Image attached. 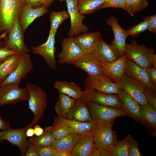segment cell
Here are the masks:
<instances>
[{
	"mask_svg": "<svg viewBox=\"0 0 156 156\" xmlns=\"http://www.w3.org/2000/svg\"><path fill=\"white\" fill-rule=\"evenodd\" d=\"M114 120L99 124L93 131L95 147L100 156H110V151L118 141L116 132L112 130Z\"/></svg>",
	"mask_w": 156,
	"mask_h": 156,
	"instance_id": "cell-1",
	"label": "cell"
},
{
	"mask_svg": "<svg viewBox=\"0 0 156 156\" xmlns=\"http://www.w3.org/2000/svg\"><path fill=\"white\" fill-rule=\"evenodd\" d=\"M154 49L138 44L136 40H132L130 43H126L124 54L127 59L146 69L151 66L156 67V55L154 54Z\"/></svg>",
	"mask_w": 156,
	"mask_h": 156,
	"instance_id": "cell-2",
	"label": "cell"
},
{
	"mask_svg": "<svg viewBox=\"0 0 156 156\" xmlns=\"http://www.w3.org/2000/svg\"><path fill=\"white\" fill-rule=\"evenodd\" d=\"M25 87L29 92V107L34 114V118L29 123L32 127L44 116L48 98L46 92L36 84L27 82Z\"/></svg>",
	"mask_w": 156,
	"mask_h": 156,
	"instance_id": "cell-3",
	"label": "cell"
},
{
	"mask_svg": "<svg viewBox=\"0 0 156 156\" xmlns=\"http://www.w3.org/2000/svg\"><path fill=\"white\" fill-rule=\"evenodd\" d=\"M25 3L24 0H0V32L9 33Z\"/></svg>",
	"mask_w": 156,
	"mask_h": 156,
	"instance_id": "cell-4",
	"label": "cell"
},
{
	"mask_svg": "<svg viewBox=\"0 0 156 156\" xmlns=\"http://www.w3.org/2000/svg\"><path fill=\"white\" fill-rule=\"evenodd\" d=\"M86 89H92L108 94H119L121 89L118 83L103 73L95 76L88 75L84 81Z\"/></svg>",
	"mask_w": 156,
	"mask_h": 156,
	"instance_id": "cell-5",
	"label": "cell"
},
{
	"mask_svg": "<svg viewBox=\"0 0 156 156\" xmlns=\"http://www.w3.org/2000/svg\"><path fill=\"white\" fill-rule=\"evenodd\" d=\"M28 90L19 85L6 84L0 87V107L9 104H16L23 101H28Z\"/></svg>",
	"mask_w": 156,
	"mask_h": 156,
	"instance_id": "cell-6",
	"label": "cell"
},
{
	"mask_svg": "<svg viewBox=\"0 0 156 156\" xmlns=\"http://www.w3.org/2000/svg\"><path fill=\"white\" fill-rule=\"evenodd\" d=\"M87 102L93 120L99 124L106 122L119 116H127L122 108L112 107Z\"/></svg>",
	"mask_w": 156,
	"mask_h": 156,
	"instance_id": "cell-7",
	"label": "cell"
},
{
	"mask_svg": "<svg viewBox=\"0 0 156 156\" xmlns=\"http://www.w3.org/2000/svg\"><path fill=\"white\" fill-rule=\"evenodd\" d=\"M5 47L14 50L21 55L29 53L30 50L25 44L24 33L17 17L9 32Z\"/></svg>",
	"mask_w": 156,
	"mask_h": 156,
	"instance_id": "cell-8",
	"label": "cell"
},
{
	"mask_svg": "<svg viewBox=\"0 0 156 156\" xmlns=\"http://www.w3.org/2000/svg\"><path fill=\"white\" fill-rule=\"evenodd\" d=\"M73 38V36H68L62 40V51L57 55L59 63L72 65L74 62L85 54L75 42Z\"/></svg>",
	"mask_w": 156,
	"mask_h": 156,
	"instance_id": "cell-9",
	"label": "cell"
},
{
	"mask_svg": "<svg viewBox=\"0 0 156 156\" xmlns=\"http://www.w3.org/2000/svg\"><path fill=\"white\" fill-rule=\"evenodd\" d=\"M57 31L50 29L48 39L44 44L31 47L32 53L41 55L47 66L52 69H56L57 65L55 56L56 47H55V36Z\"/></svg>",
	"mask_w": 156,
	"mask_h": 156,
	"instance_id": "cell-10",
	"label": "cell"
},
{
	"mask_svg": "<svg viewBox=\"0 0 156 156\" xmlns=\"http://www.w3.org/2000/svg\"><path fill=\"white\" fill-rule=\"evenodd\" d=\"M121 89L128 93L140 106L148 103L144 94L146 87L125 73L117 83Z\"/></svg>",
	"mask_w": 156,
	"mask_h": 156,
	"instance_id": "cell-11",
	"label": "cell"
},
{
	"mask_svg": "<svg viewBox=\"0 0 156 156\" xmlns=\"http://www.w3.org/2000/svg\"><path fill=\"white\" fill-rule=\"evenodd\" d=\"M82 97L101 105L116 108H122L118 94L105 93L92 89L83 91Z\"/></svg>",
	"mask_w": 156,
	"mask_h": 156,
	"instance_id": "cell-12",
	"label": "cell"
},
{
	"mask_svg": "<svg viewBox=\"0 0 156 156\" xmlns=\"http://www.w3.org/2000/svg\"><path fill=\"white\" fill-rule=\"evenodd\" d=\"M78 0H65L67 12L70 19V27L68 35L73 36L81 33H86L89 31L88 27L84 24L83 20L85 17L78 12L77 8Z\"/></svg>",
	"mask_w": 156,
	"mask_h": 156,
	"instance_id": "cell-13",
	"label": "cell"
},
{
	"mask_svg": "<svg viewBox=\"0 0 156 156\" xmlns=\"http://www.w3.org/2000/svg\"><path fill=\"white\" fill-rule=\"evenodd\" d=\"M31 127L29 123L26 127L17 129H9L0 131V143L4 140L9 141L17 146L20 149L21 156L25 155L27 149L26 132Z\"/></svg>",
	"mask_w": 156,
	"mask_h": 156,
	"instance_id": "cell-14",
	"label": "cell"
},
{
	"mask_svg": "<svg viewBox=\"0 0 156 156\" xmlns=\"http://www.w3.org/2000/svg\"><path fill=\"white\" fill-rule=\"evenodd\" d=\"M33 68L30 55L28 53L23 55L17 68L4 79L1 85L6 84L19 85L22 80L26 77Z\"/></svg>",
	"mask_w": 156,
	"mask_h": 156,
	"instance_id": "cell-15",
	"label": "cell"
},
{
	"mask_svg": "<svg viewBox=\"0 0 156 156\" xmlns=\"http://www.w3.org/2000/svg\"><path fill=\"white\" fill-rule=\"evenodd\" d=\"M118 95L122 103V108L127 115L141 124L149 131L148 125L141 114L139 104L128 93L122 90L121 89Z\"/></svg>",
	"mask_w": 156,
	"mask_h": 156,
	"instance_id": "cell-16",
	"label": "cell"
},
{
	"mask_svg": "<svg viewBox=\"0 0 156 156\" xmlns=\"http://www.w3.org/2000/svg\"><path fill=\"white\" fill-rule=\"evenodd\" d=\"M71 153L73 156H100L95 147L93 131L81 135Z\"/></svg>",
	"mask_w": 156,
	"mask_h": 156,
	"instance_id": "cell-17",
	"label": "cell"
},
{
	"mask_svg": "<svg viewBox=\"0 0 156 156\" xmlns=\"http://www.w3.org/2000/svg\"><path fill=\"white\" fill-rule=\"evenodd\" d=\"M127 58L124 54L118 59L110 62L99 61L102 73L109 78L113 82L117 83L124 73Z\"/></svg>",
	"mask_w": 156,
	"mask_h": 156,
	"instance_id": "cell-18",
	"label": "cell"
},
{
	"mask_svg": "<svg viewBox=\"0 0 156 156\" xmlns=\"http://www.w3.org/2000/svg\"><path fill=\"white\" fill-rule=\"evenodd\" d=\"M124 73L142 83L146 88L156 91V86L152 82L146 70L127 58Z\"/></svg>",
	"mask_w": 156,
	"mask_h": 156,
	"instance_id": "cell-19",
	"label": "cell"
},
{
	"mask_svg": "<svg viewBox=\"0 0 156 156\" xmlns=\"http://www.w3.org/2000/svg\"><path fill=\"white\" fill-rule=\"evenodd\" d=\"M73 108L64 118L81 122H90L93 120L91 115L87 102L82 97L75 99Z\"/></svg>",
	"mask_w": 156,
	"mask_h": 156,
	"instance_id": "cell-20",
	"label": "cell"
},
{
	"mask_svg": "<svg viewBox=\"0 0 156 156\" xmlns=\"http://www.w3.org/2000/svg\"><path fill=\"white\" fill-rule=\"evenodd\" d=\"M73 65L83 70L90 76H95L102 73L99 61L93 53L85 54L74 62Z\"/></svg>",
	"mask_w": 156,
	"mask_h": 156,
	"instance_id": "cell-21",
	"label": "cell"
},
{
	"mask_svg": "<svg viewBox=\"0 0 156 156\" xmlns=\"http://www.w3.org/2000/svg\"><path fill=\"white\" fill-rule=\"evenodd\" d=\"M48 8L41 6L33 8L25 3L18 16V20L23 33L36 18L49 12Z\"/></svg>",
	"mask_w": 156,
	"mask_h": 156,
	"instance_id": "cell-22",
	"label": "cell"
},
{
	"mask_svg": "<svg viewBox=\"0 0 156 156\" xmlns=\"http://www.w3.org/2000/svg\"><path fill=\"white\" fill-rule=\"evenodd\" d=\"M73 38L85 54L92 53L102 39L99 31L84 33Z\"/></svg>",
	"mask_w": 156,
	"mask_h": 156,
	"instance_id": "cell-23",
	"label": "cell"
},
{
	"mask_svg": "<svg viewBox=\"0 0 156 156\" xmlns=\"http://www.w3.org/2000/svg\"><path fill=\"white\" fill-rule=\"evenodd\" d=\"M107 24L112 28L114 38L112 42L118 49L120 56L124 54L126 45V40L128 36L127 31L122 28L119 25L116 17L112 15L106 20Z\"/></svg>",
	"mask_w": 156,
	"mask_h": 156,
	"instance_id": "cell-24",
	"label": "cell"
},
{
	"mask_svg": "<svg viewBox=\"0 0 156 156\" xmlns=\"http://www.w3.org/2000/svg\"><path fill=\"white\" fill-rule=\"evenodd\" d=\"M100 61L110 62L121 56L116 47L106 43L103 39L92 52Z\"/></svg>",
	"mask_w": 156,
	"mask_h": 156,
	"instance_id": "cell-25",
	"label": "cell"
},
{
	"mask_svg": "<svg viewBox=\"0 0 156 156\" xmlns=\"http://www.w3.org/2000/svg\"><path fill=\"white\" fill-rule=\"evenodd\" d=\"M98 124L94 120L90 122H81L67 119L57 115L55 118L54 123L52 126L66 125L73 129L77 133L82 135L92 132Z\"/></svg>",
	"mask_w": 156,
	"mask_h": 156,
	"instance_id": "cell-26",
	"label": "cell"
},
{
	"mask_svg": "<svg viewBox=\"0 0 156 156\" xmlns=\"http://www.w3.org/2000/svg\"><path fill=\"white\" fill-rule=\"evenodd\" d=\"M53 87L60 93L67 95L74 99H78L82 96L83 91L75 83L57 81L55 82Z\"/></svg>",
	"mask_w": 156,
	"mask_h": 156,
	"instance_id": "cell-27",
	"label": "cell"
},
{
	"mask_svg": "<svg viewBox=\"0 0 156 156\" xmlns=\"http://www.w3.org/2000/svg\"><path fill=\"white\" fill-rule=\"evenodd\" d=\"M21 55L16 53L8 57L0 64V80L2 82L4 79L17 68Z\"/></svg>",
	"mask_w": 156,
	"mask_h": 156,
	"instance_id": "cell-28",
	"label": "cell"
},
{
	"mask_svg": "<svg viewBox=\"0 0 156 156\" xmlns=\"http://www.w3.org/2000/svg\"><path fill=\"white\" fill-rule=\"evenodd\" d=\"M75 103V99L67 95L60 93L55 107L57 115L65 118L73 108Z\"/></svg>",
	"mask_w": 156,
	"mask_h": 156,
	"instance_id": "cell-29",
	"label": "cell"
},
{
	"mask_svg": "<svg viewBox=\"0 0 156 156\" xmlns=\"http://www.w3.org/2000/svg\"><path fill=\"white\" fill-rule=\"evenodd\" d=\"M81 135L77 133H73L60 139H54L51 146L57 150L71 152Z\"/></svg>",
	"mask_w": 156,
	"mask_h": 156,
	"instance_id": "cell-30",
	"label": "cell"
},
{
	"mask_svg": "<svg viewBox=\"0 0 156 156\" xmlns=\"http://www.w3.org/2000/svg\"><path fill=\"white\" fill-rule=\"evenodd\" d=\"M141 114L146 122L150 131L156 135V108L148 103L142 106L140 105Z\"/></svg>",
	"mask_w": 156,
	"mask_h": 156,
	"instance_id": "cell-31",
	"label": "cell"
},
{
	"mask_svg": "<svg viewBox=\"0 0 156 156\" xmlns=\"http://www.w3.org/2000/svg\"><path fill=\"white\" fill-rule=\"evenodd\" d=\"M52 126L46 127L41 135L33 136L27 141L35 147L51 146L55 139L52 133Z\"/></svg>",
	"mask_w": 156,
	"mask_h": 156,
	"instance_id": "cell-32",
	"label": "cell"
},
{
	"mask_svg": "<svg viewBox=\"0 0 156 156\" xmlns=\"http://www.w3.org/2000/svg\"><path fill=\"white\" fill-rule=\"evenodd\" d=\"M104 0H78V12L81 15L90 14L97 10Z\"/></svg>",
	"mask_w": 156,
	"mask_h": 156,
	"instance_id": "cell-33",
	"label": "cell"
},
{
	"mask_svg": "<svg viewBox=\"0 0 156 156\" xmlns=\"http://www.w3.org/2000/svg\"><path fill=\"white\" fill-rule=\"evenodd\" d=\"M148 4V0H125L123 9L133 16L136 13L147 8Z\"/></svg>",
	"mask_w": 156,
	"mask_h": 156,
	"instance_id": "cell-34",
	"label": "cell"
},
{
	"mask_svg": "<svg viewBox=\"0 0 156 156\" xmlns=\"http://www.w3.org/2000/svg\"><path fill=\"white\" fill-rule=\"evenodd\" d=\"M132 137L128 135L122 140L118 141L110 152V156H128V148Z\"/></svg>",
	"mask_w": 156,
	"mask_h": 156,
	"instance_id": "cell-35",
	"label": "cell"
},
{
	"mask_svg": "<svg viewBox=\"0 0 156 156\" xmlns=\"http://www.w3.org/2000/svg\"><path fill=\"white\" fill-rule=\"evenodd\" d=\"M69 16L67 11H52L50 13L51 25L50 29L57 31L58 27Z\"/></svg>",
	"mask_w": 156,
	"mask_h": 156,
	"instance_id": "cell-36",
	"label": "cell"
},
{
	"mask_svg": "<svg viewBox=\"0 0 156 156\" xmlns=\"http://www.w3.org/2000/svg\"><path fill=\"white\" fill-rule=\"evenodd\" d=\"M52 127V133L55 139H60L68 134L77 133L73 129L66 125H60Z\"/></svg>",
	"mask_w": 156,
	"mask_h": 156,
	"instance_id": "cell-37",
	"label": "cell"
},
{
	"mask_svg": "<svg viewBox=\"0 0 156 156\" xmlns=\"http://www.w3.org/2000/svg\"><path fill=\"white\" fill-rule=\"evenodd\" d=\"M148 21L145 18L144 21L134 26L131 27L129 29L127 30V31L128 36L135 37L140 33L148 29Z\"/></svg>",
	"mask_w": 156,
	"mask_h": 156,
	"instance_id": "cell-38",
	"label": "cell"
},
{
	"mask_svg": "<svg viewBox=\"0 0 156 156\" xmlns=\"http://www.w3.org/2000/svg\"><path fill=\"white\" fill-rule=\"evenodd\" d=\"M38 156H55L57 150L52 146L35 147Z\"/></svg>",
	"mask_w": 156,
	"mask_h": 156,
	"instance_id": "cell-39",
	"label": "cell"
},
{
	"mask_svg": "<svg viewBox=\"0 0 156 156\" xmlns=\"http://www.w3.org/2000/svg\"><path fill=\"white\" fill-rule=\"evenodd\" d=\"M125 0H104L102 4L98 8L97 10L101 9L108 8H123Z\"/></svg>",
	"mask_w": 156,
	"mask_h": 156,
	"instance_id": "cell-40",
	"label": "cell"
},
{
	"mask_svg": "<svg viewBox=\"0 0 156 156\" xmlns=\"http://www.w3.org/2000/svg\"><path fill=\"white\" fill-rule=\"evenodd\" d=\"M55 0H24V1L28 6L33 8H38L42 6L48 8Z\"/></svg>",
	"mask_w": 156,
	"mask_h": 156,
	"instance_id": "cell-41",
	"label": "cell"
},
{
	"mask_svg": "<svg viewBox=\"0 0 156 156\" xmlns=\"http://www.w3.org/2000/svg\"><path fill=\"white\" fill-rule=\"evenodd\" d=\"M128 156H141L142 154L138 147V144L136 141L132 138L128 148Z\"/></svg>",
	"mask_w": 156,
	"mask_h": 156,
	"instance_id": "cell-42",
	"label": "cell"
},
{
	"mask_svg": "<svg viewBox=\"0 0 156 156\" xmlns=\"http://www.w3.org/2000/svg\"><path fill=\"white\" fill-rule=\"evenodd\" d=\"M144 94L148 102L156 108V92L151 89L146 88L144 92Z\"/></svg>",
	"mask_w": 156,
	"mask_h": 156,
	"instance_id": "cell-43",
	"label": "cell"
},
{
	"mask_svg": "<svg viewBox=\"0 0 156 156\" xmlns=\"http://www.w3.org/2000/svg\"><path fill=\"white\" fill-rule=\"evenodd\" d=\"M148 21V29L154 34H156V14L145 18Z\"/></svg>",
	"mask_w": 156,
	"mask_h": 156,
	"instance_id": "cell-44",
	"label": "cell"
},
{
	"mask_svg": "<svg viewBox=\"0 0 156 156\" xmlns=\"http://www.w3.org/2000/svg\"><path fill=\"white\" fill-rule=\"evenodd\" d=\"M17 53L15 51L4 47H0V61L3 62L8 57Z\"/></svg>",
	"mask_w": 156,
	"mask_h": 156,
	"instance_id": "cell-45",
	"label": "cell"
},
{
	"mask_svg": "<svg viewBox=\"0 0 156 156\" xmlns=\"http://www.w3.org/2000/svg\"><path fill=\"white\" fill-rule=\"evenodd\" d=\"M145 69L152 82L156 86V67L151 66Z\"/></svg>",
	"mask_w": 156,
	"mask_h": 156,
	"instance_id": "cell-46",
	"label": "cell"
},
{
	"mask_svg": "<svg viewBox=\"0 0 156 156\" xmlns=\"http://www.w3.org/2000/svg\"><path fill=\"white\" fill-rule=\"evenodd\" d=\"M27 149L25 153L26 156H38L35 149V147L27 141Z\"/></svg>",
	"mask_w": 156,
	"mask_h": 156,
	"instance_id": "cell-47",
	"label": "cell"
},
{
	"mask_svg": "<svg viewBox=\"0 0 156 156\" xmlns=\"http://www.w3.org/2000/svg\"><path fill=\"white\" fill-rule=\"evenodd\" d=\"M11 124L8 120H4L0 114V129L4 130L10 128Z\"/></svg>",
	"mask_w": 156,
	"mask_h": 156,
	"instance_id": "cell-48",
	"label": "cell"
},
{
	"mask_svg": "<svg viewBox=\"0 0 156 156\" xmlns=\"http://www.w3.org/2000/svg\"><path fill=\"white\" fill-rule=\"evenodd\" d=\"M55 156H73L71 152L57 150Z\"/></svg>",
	"mask_w": 156,
	"mask_h": 156,
	"instance_id": "cell-49",
	"label": "cell"
},
{
	"mask_svg": "<svg viewBox=\"0 0 156 156\" xmlns=\"http://www.w3.org/2000/svg\"><path fill=\"white\" fill-rule=\"evenodd\" d=\"M34 129L35 134L36 136H40L44 132V129L38 125H35Z\"/></svg>",
	"mask_w": 156,
	"mask_h": 156,
	"instance_id": "cell-50",
	"label": "cell"
},
{
	"mask_svg": "<svg viewBox=\"0 0 156 156\" xmlns=\"http://www.w3.org/2000/svg\"><path fill=\"white\" fill-rule=\"evenodd\" d=\"M35 134L34 129L32 127L28 128L26 132V135L27 137H32Z\"/></svg>",
	"mask_w": 156,
	"mask_h": 156,
	"instance_id": "cell-51",
	"label": "cell"
},
{
	"mask_svg": "<svg viewBox=\"0 0 156 156\" xmlns=\"http://www.w3.org/2000/svg\"><path fill=\"white\" fill-rule=\"evenodd\" d=\"M5 47V45H4L2 42L0 41V47Z\"/></svg>",
	"mask_w": 156,
	"mask_h": 156,
	"instance_id": "cell-52",
	"label": "cell"
},
{
	"mask_svg": "<svg viewBox=\"0 0 156 156\" xmlns=\"http://www.w3.org/2000/svg\"><path fill=\"white\" fill-rule=\"evenodd\" d=\"M2 82L0 80V87L1 86V84H2Z\"/></svg>",
	"mask_w": 156,
	"mask_h": 156,
	"instance_id": "cell-53",
	"label": "cell"
},
{
	"mask_svg": "<svg viewBox=\"0 0 156 156\" xmlns=\"http://www.w3.org/2000/svg\"><path fill=\"white\" fill-rule=\"evenodd\" d=\"M59 1H65V0H59Z\"/></svg>",
	"mask_w": 156,
	"mask_h": 156,
	"instance_id": "cell-54",
	"label": "cell"
},
{
	"mask_svg": "<svg viewBox=\"0 0 156 156\" xmlns=\"http://www.w3.org/2000/svg\"><path fill=\"white\" fill-rule=\"evenodd\" d=\"M3 62L0 61V64H1Z\"/></svg>",
	"mask_w": 156,
	"mask_h": 156,
	"instance_id": "cell-55",
	"label": "cell"
}]
</instances>
